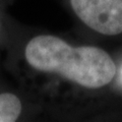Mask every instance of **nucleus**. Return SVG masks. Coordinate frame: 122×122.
I'll use <instances>...</instances> for the list:
<instances>
[{"instance_id":"f257e3e1","label":"nucleus","mask_w":122,"mask_h":122,"mask_svg":"<svg viewBox=\"0 0 122 122\" xmlns=\"http://www.w3.org/2000/svg\"><path fill=\"white\" fill-rule=\"evenodd\" d=\"M25 57L35 69L57 73L87 89L105 86L116 74V65L106 51L93 46L72 47L50 35L33 38Z\"/></svg>"},{"instance_id":"f03ea898","label":"nucleus","mask_w":122,"mask_h":122,"mask_svg":"<svg viewBox=\"0 0 122 122\" xmlns=\"http://www.w3.org/2000/svg\"><path fill=\"white\" fill-rule=\"evenodd\" d=\"M83 24L106 36L122 33V0H70Z\"/></svg>"},{"instance_id":"7ed1b4c3","label":"nucleus","mask_w":122,"mask_h":122,"mask_svg":"<svg viewBox=\"0 0 122 122\" xmlns=\"http://www.w3.org/2000/svg\"><path fill=\"white\" fill-rule=\"evenodd\" d=\"M22 111L20 98L11 93L0 94V122L16 121Z\"/></svg>"}]
</instances>
